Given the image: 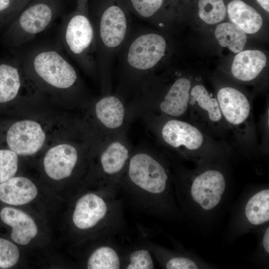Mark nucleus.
Returning a JSON list of instances; mask_svg holds the SVG:
<instances>
[{"label": "nucleus", "instance_id": "obj_27", "mask_svg": "<svg viewBox=\"0 0 269 269\" xmlns=\"http://www.w3.org/2000/svg\"><path fill=\"white\" fill-rule=\"evenodd\" d=\"M254 233L257 237L258 245L253 255V260L263 267H268L269 260V223L262 227Z\"/></svg>", "mask_w": 269, "mask_h": 269}, {"label": "nucleus", "instance_id": "obj_14", "mask_svg": "<svg viewBox=\"0 0 269 269\" xmlns=\"http://www.w3.org/2000/svg\"><path fill=\"white\" fill-rule=\"evenodd\" d=\"M0 217L3 222L12 227L11 238L19 245L28 244L37 234V227L34 220L20 210L4 207L0 211Z\"/></svg>", "mask_w": 269, "mask_h": 269}, {"label": "nucleus", "instance_id": "obj_19", "mask_svg": "<svg viewBox=\"0 0 269 269\" xmlns=\"http://www.w3.org/2000/svg\"><path fill=\"white\" fill-rule=\"evenodd\" d=\"M24 75L20 63L0 64V103L16 98L22 88Z\"/></svg>", "mask_w": 269, "mask_h": 269}, {"label": "nucleus", "instance_id": "obj_31", "mask_svg": "<svg viewBox=\"0 0 269 269\" xmlns=\"http://www.w3.org/2000/svg\"><path fill=\"white\" fill-rule=\"evenodd\" d=\"M14 0H0V15H9L13 19L16 16Z\"/></svg>", "mask_w": 269, "mask_h": 269}, {"label": "nucleus", "instance_id": "obj_15", "mask_svg": "<svg viewBox=\"0 0 269 269\" xmlns=\"http://www.w3.org/2000/svg\"><path fill=\"white\" fill-rule=\"evenodd\" d=\"M37 193L35 185L25 177H12L0 183V200L8 204H27L36 197Z\"/></svg>", "mask_w": 269, "mask_h": 269}, {"label": "nucleus", "instance_id": "obj_25", "mask_svg": "<svg viewBox=\"0 0 269 269\" xmlns=\"http://www.w3.org/2000/svg\"><path fill=\"white\" fill-rule=\"evenodd\" d=\"M130 11L152 22L162 9L165 0H124Z\"/></svg>", "mask_w": 269, "mask_h": 269}, {"label": "nucleus", "instance_id": "obj_2", "mask_svg": "<svg viewBox=\"0 0 269 269\" xmlns=\"http://www.w3.org/2000/svg\"><path fill=\"white\" fill-rule=\"evenodd\" d=\"M95 37L96 70H110L131 30L130 10L124 0H89Z\"/></svg>", "mask_w": 269, "mask_h": 269}, {"label": "nucleus", "instance_id": "obj_33", "mask_svg": "<svg viewBox=\"0 0 269 269\" xmlns=\"http://www.w3.org/2000/svg\"><path fill=\"white\" fill-rule=\"evenodd\" d=\"M259 5L266 11H269V0H256Z\"/></svg>", "mask_w": 269, "mask_h": 269}, {"label": "nucleus", "instance_id": "obj_32", "mask_svg": "<svg viewBox=\"0 0 269 269\" xmlns=\"http://www.w3.org/2000/svg\"><path fill=\"white\" fill-rule=\"evenodd\" d=\"M31 0H14L16 8V15Z\"/></svg>", "mask_w": 269, "mask_h": 269}, {"label": "nucleus", "instance_id": "obj_12", "mask_svg": "<svg viewBox=\"0 0 269 269\" xmlns=\"http://www.w3.org/2000/svg\"><path fill=\"white\" fill-rule=\"evenodd\" d=\"M217 100L221 113L229 123L239 125L248 118L250 104L246 97L236 89L230 87L220 89Z\"/></svg>", "mask_w": 269, "mask_h": 269}, {"label": "nucleus", "instance_id": "obj_4", "mask_svg": "<svg viewBox=\"0 0 269 269\" xmlns=\"http://www.w3.org/2000/svg\"><path fill=\"white\" fill-rule=\"evenodd\" d=\"M89 0H76L75 9L60 24V44L67 54L88 72L96 71L95 37L89 12Z\"/></svg>", "mask_w": 269, "mask_h": 269}, {"label": "nucleus", "instance_id": "obj_9", "mask_svg": "<svg viewBox=\"0 0 269 269\" xmlns=\"http://www.w3.org/2000/svg\"><path fill=\"white\" fill-rule=\"evenodd\" d=\"M46 134L41 126L31 120H23L12 124L6 135L7 144L19 155L36 153L43 146Z\"/></svg>", "mask_w": 269, "mask_h": 269}, {"label": "nucleus", "instance_id": "obj_28", "mask_svg": "<svg viewBox=\"0 0 269 269\" xmlns=\"http://www.w3.org/2000/svg\"><path fill=\"white\" fill-rule=\"evenodd\" d=\"M17 155L11 149L0 150V183L15 174L18 168Z\"/></svg>", "mask_w": 269, "mask_h": 269}, {"label": "nucleus", "instance_id": "obj_11", "mask_svg": "<svg viewBox=\"0 0 269 269\" xmlns=\"http://www.w3.org/2000/svg\"><path fill=\"white\" fill-rule=\"evenodd\" d=\"M107 211L106 203L101 197L88 193L77 201L73 214V222L78 229H88L103 220Z\"/></svg>", "mask_w": 269, "mask_h": 269}, {"label": "nucleus", "instance_id": "obj_18", "mask_svg": "<svg viewBox=\"0 0 269 269\" xmlns=\"http://www.w3.org/2000/svg\"><path fill=\"white\" fill-rule=\"evenodd\" d=\"M227 10L232 23L246 33H255L262 26L263 20L261 14L242 0H231L228 4Z\"/></svg>", "mask_w": 269, "mask_h": 269}, {"label": "nucleus", "instance_id": "obj_13", "mask_svg": "<svg viewBox=\"0 0 269 269\" xmlns=\"http://www.w3.org/2000/svg\"><path fill=\"white\" fill-rule=\"evenodd\" d=\"M163 140L174 147L183 145L189 150L199 148L203 136L195 127L184 122L171 120L166 122L161 131Z\"/></svg>", "mask_w": 269, "mask_h": 269}, {"label": "nucleus", "instance_id": "obj_23", "mask_svg": "<svg viewBox=\"0 0 269 269\" xmlns=\"http://www.w3.org/2000/svg\"><path fill=\"white\" fill-rule=\"evenodd\" d=\"M121 263L117 252L108 246L96 249L90 256L87 263L89 269H118Z\"/></svg>", "mask_w": 269, "mask_h": 269}, {"label": "nucleus", "instance_id": "obj_24", "mask_svg": "<svg viewBox=\"0 0 269 269\" xmlns=\"http://www.w3.org/2000/svg\"><path fill=\"white\" fill-rule=\"evenodd\" d=\"M190 95L199 106L207 112L210 121L216 122L221 119L222 113L217 100L212 98L203 86L195 85L191 89Z\"/></svg>", "mask_w": 269, "mask_h": 269}, {"label": "nucleus", "instance_id": "obj_7", "mask_svg": "<svg viewBox=\"0 0 269 269\" xmlns=\"http://www.w3.org/2000/svg\"><path fill=\"white\" fill-rule=\"evenodd\" d=\"M63 10L62 0H31L15 17L12 42L21 47L47 29Z\"/></svg>", "mask_w": 269, "mask_h": 269}, {"label": "nucleus", "instance_id": "obj_5", "mask_svg": "<svg viewBox=\"0 0 269 269\" xmlns=\"http://www.w3.org/2000/svg\"><path fill=\"white\" fill-rule=\"evenodd\" d=\"M167 49V41L159 33L147 28L131 29L117 57L118 63L131 71L147 72L160 63Z\"/></svg>", "mask_w": 269, "mask_h": 269}, {"label": "nucleus", "instance_id": "obj_21", "mask_svg": "<svg viewBox=\"0 0 269 269\" xmlns=\"http://www.w3.org/2000/svg\"><path fill=\"white\" fill-rule=\"evenodd\" d=\"M247 33L233 23L219 24L215 30V36L220 46L228 47L235 53L242 51L247 43Z\"/></svg>", "mask_w": 269, "mask_h": 269}, {"label": "nucleus", "instance_id": "obj_26", "mask_svg": "<svg viewBox=\"0 0 269 269\" xmlns=\"http://www.w3.org/2000/svg\"><path fill=\"white\" fill-rule=\"evenodd\" d=\"M198 15L208 24L222 21L226 16L227 8L223 0H199Z\"/></svg>", "mask_w": 269, "mask_h": 269}, {"label": "nucleus", "instance_id": "obj_10", "mask_svg": "<svg viewBox=\"0 0 269 269\" xmlns=\"http://www.w3.org/2000/svg\"><path fill=\"white\" fill-rule=\"evenodd\" d=\"M78 160L76 148L68 143H60L51 147L46 153L43 165L47 175L59 180L69 177Z\"/></svg>", "mask_w": 269, "mask_h": 269}, {"label": "nucleus", "instance_id": "obj_29", "mask_svg": "<svg viewBox=\"0 0 269 269\" xmlns=\"http://www.w3.org/2000/svg\"><path fill=\"white\" fill-rule=\"evenodd\" d=\"M19 258L17 247L7 240L0 238V267L9 268L17 263Z\"/></svg>", "mask_w": 269, "mask_h": 269}, {"label": "nucleus", "instance_id": "obj_3", "mask_svg": "<svg viewBox=\"0 0 269 269\" xmlns=\"http://www.w3.org/2000/svg\"><path fill=\"white\" fill-rule=\"evenodd\" d=\"M60 44L44 43L21 51L19 62L24 75L39 87L53 92H65L75 87L78 80L76 69Z\"/></svg>", "mask_w": 269, "mask_h": 269}, {"label": "nucleus", "instance_id": "obj_22", "mask_svg": "<svg viewBox=\"0 0 269 269\" xmlns=\"http://www.w3.org/2000/svg\"><path fill=\"white\" fill-rule=\"evenodd\" d=\"M129 151L121 142L111 143L102 153L100 158L104 171L108 174H115L123 168L129 158Z\"/></svg>", "mask_w": 269, "mask_h": 269}, {"label": "nucleus", "instance_id": "obj_30", "mask_svg": "<svg viewBox=\"0 0 269 269\" xmlns=\"http://www.w3.org/2000/svg\"><path fill=\"white\" fill-rule=\"evenodd\" d=\"M127 269H152L154 268L152 259L147 250L140 249L133 252L130 257Z\"/></svg>", "mask_w": 269, "mask_h": 269}, {"label": "nucleus", "instance_id": "obj_17", "mask_svg": "<svg viewBox=\"0 0 269 269\" xmlns=\"http://www.w3.org/2000/svg\"><path fill=\"white\" fill-rule=\"evenodd\" d=\"M191 83L185 77L176 79L168 89L160 104V110L173 117H179L186 111L190 100Z\"/></svg>", "mask_w": 269, "mask_h": 269}, {"label": "nucleus", "instance_id": "obj_1", "mask_svg": "<svg viewBox=\"0 0 269 269\" xmlns=\"http://www.w3.org/2000/svg\"><path fill=\"white\" fill-rule=\"evenodd\" d=\"M177 193L182 211L190 224L207 229L223 211L231 190L224 174L210 168L190 178Z\"/></svg>", "mask_w": 269, "mask_h": 269}, {"label": "nucleus", "instance_id": "obj_8", "mask_svg": "<svg viewBox=\"0 0 269 269\" xmlns=\"http://www.w3.org/2000/svg\"><path fill=\"white\" fill-rule=\"evenodd\" d=\"M129 176L136 186L158 198L165 211L176 209L167 172L152 157L143 153L134 155L129 163Z\"/></svg>", "mask_w": 269, "mask_h": 269}, {"label": "nucleus", "instance_id": "obj_16", "mask_svg": "<svg viewBox=\"0 0 269 269\" xmlns=\"http://www.w3.org/2000/svg\"><path fill=\"white\" fill-rule=\"evenodd\" d=\"M267 63V57L261 51H242L235 56L231 72L233 76L242 81H250L257 77Z\"/></svg>", "mask_w": 269, "mask_h": 269}, {"label": "nucleus", "instance_id": "obj_20", "mask_svg": "<svg viewBox=\"0 0 269 269\" xmlns=\"http://www.w3.org/2000/svg\"><path fill=\"white\" fill-rule=\"evenodd\" d=\"M98 119L107 128L116 129L123 124L125 108L121 101L114 96L101 99L95 105Z\"/></svg>", "mask_w": 269, "mask_h": 269}, {"label": "nucleus", "instance_id": "obj_6", "mask_svg": "<svg viewBox=\"0 0 269 269\" xmlns=\"http://www.w3.org/2000/svg\"><path fill=\"white\" fill-rule=\"evenodd\" d=\"M269 223V188L246 190L233 207L227 226L230 241Z\"/></svg>", "mask_w": 269, "mask_h": 269}]
</instances>
